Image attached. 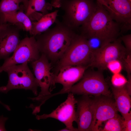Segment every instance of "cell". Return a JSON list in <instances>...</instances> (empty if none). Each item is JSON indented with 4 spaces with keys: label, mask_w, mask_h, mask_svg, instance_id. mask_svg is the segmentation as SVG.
Segmentation results:
<instances>
[{
    "label": "cell",
    "mask_w": 131,
    "mask_h": 131,
    "mask_svg": "<svg viewBox=\"0 0 131 131\" xmlns=\"http://www.w3.org/2000/svg\"><path fill=\"white\" fill-rule=\"evenodd\" d=\"M55 23L54 27L34 36L40 52L53 61L62 57L76 33L57 19Z\"/></svg>",
    "instance_id": "obj_1"
},
{
    "label": "cell",
    "mask_w": 131,
    "mask_h": 131,
    "mask_svg": "<svg viewBox=\"0 0 131 131\" xmlns=\"http://www.w3.org/2000/svg\"><path fill=\"white\" fill-rule=\"evenodd\" d=\"M96 3L93 15L78 29L86 38L97 37L107 44L118 38L121 33L120 27L105 7L97 1Z\"/></svg>",
    "instance_id": "obj_2"
},
{
    "label": "cell",
    "mask_w": 131,
    "mask_h": 131,
    "mask_svg": "<svg viewBox=\"0 0 131 131\" xmlns=\"http://www.w3.org/2000/svg\"><path fill=\"white\" fill-rule=\"evenodd\" d=\"M96 7L93 0H61L60 7L64 11L62 22L75 31L89 20Z\"/></svg>",
    "instance_id": "obj_3"
},
{
    "label": "cell",
    "mask_w": 131,
    "mask_h": 131,
    "mask_svg": "<svg viewBox=\"0 0 131 131\" xmlns=\"http://www.w3.org/2000/svg\"><path fill=\"white\" fill-rule=\"evenodd\" d=\"M102 71L85 72L80 81L69 89L55 93V95L71 93L73 94L91 95L95 96L103 95L112 96L108 85Z\"/></svg>",
    "instance_id": "obj_4"
},
{
    "label": "cell",
    "mask_w": 131,
    "mask_h": 131,
    "mask_svg": "<svg viewBox=\"0 0 131 131\" xmlns=\"http://www.w3.org/2000/svg\"><path fill=\"white\" fill-rule=\"evenodd\" d=\"M92 56L86 38L76 33L67 50L59 60L57 69L58 71L62 68L70 66L89 67Z\"/></svg>",
    "instance_id": "obj_5"
},
{
    "label": "cell",
    "mask_w": 131,
    "mask_h": 131,
    "mask_svg": "<svg viewBox=\"0 0 131 131\" xmlns=\"http://www.w3.org/2000/svg\"><path fill=\"white\" fill-rule=\"evenodd\" d=\"M28 63L13 66L4 70L8 74V81L6 86L0 87L1 92L7 93L12 89H23L31 90L37 95L39 86L28 66Z\"/></svg>",
    "instance_id": "obj_6"
},
{
    "label": "cell",
    "mask_w": 131,
    "mask_h": 131,
    "mask_svg": "<svg viewBox=\"0 0 131 131\" xmlns=\"http://www.w3.org/2000/svg\"><path fill=\"white\" fill-rule=\"evenodd\" d=\"M31 64L34 77L41 88V91L36 97L30 98L38 103L51 94L52 87L55 84V74L51 72V63L43 54H41L38 59Z\"/></svg>",
    "instance_id": "obj_7"
},
{
    "label": "cell",
    "mask_w": 131,
    "mask_h": 131,
    "mask_svg": "<svg viewBox=\"0 0 131 131\" xmlns=\"http://www.w3.org/2000/svg\"><path fill=\"white\" fill-rule=\"evenodd\" d=\"M40 52L34 36L25 38L20 41L12 55L0 66V74L10 67L37 60L40 56Z\"/></svg>",
    "instance_id": "obj_8"
},
{
    "label": "cell",
    "mask_w": 131,
    "mask_h": 131,
    "mask_svg": "<svg viewBox=\"0 0 131 131\" xmlns=\"http://www.w3.org/2000/svg\"><path fill=\"white\" fill-rule=\"evenodd\" d=\"M127 54L124 46L118 38L92 54L90 66L102 71L106 69V66L109 62L115 59H119L122 62Z\"/></svg>",
    "instance_id": "obj_9"
},
{
    "label": "cell",
    "mask_w": 131,
    "mask_h": 131,
    "mask_svg": "<svg viewBox=\"0 0 131 131\" xmlns=\"http://www.w3.org/2000/svg\"><path fill=\"white\" fill-rule=\"evenodd\" d=\"M77 102L74 94L68 93L66 100L56 109L49 114L37 115L36 118L38 120L49 118L55 119L63 123L70 131H78L73 125V122L76 121L75 106Z\"/></svg>",
    "instance_id": "obj_10"
},
{
    "label": "cell",
    "mask_w": 131,
    "mask_h": 131,
    "mask_svg": "<svg viewBox=\"0 0 131 131\" xmlns=\"http://www.w3.org/2000/svg\"><path fill=\"white\" fill-rule=\"evenodd\" d=\"M95 97L93 99L94 118L92 131H98L102 123L115 116L118 111L112 96Z\"/></svg>",
    "instance_id": "obj_11"
},
{
    "label": "cell",
    "mask_w": 131,
    "mask_h": 131,
    "mask_svg": "<svg viewBox=\"0 0 131 131\" xmlns=\"http://www.w3.org/2000/svg\"><path fill=\"white\" fill-rule=\"evenodd\" d=\"M110 9L108 11L119 25L121 32L131 29V2L129 0H104Z\"/></svg>",
    "instance_id": "obj_12"
},
{
    "label": "cell",
    "mask_w": 131,
    "mask_h": 131,
    "mask_svg": "<svg viewBox=\"0 0 131 131\" xmlns=\"http://www.w3.org/2000/svg\"><path fill=\"white\" fill-rule=\"evenodd\" d=\"M77 100L76 122L78 131H92L94 118L93 99L89 95H84Z\"/></svg>",
    "instance_id": "obj_13"
},
{
    "label": "cell",
    "mask_w": 131,
    "mask_h": 131,
    "mask_svg": "<svg viewBox=\"0 0 131 131\" xmlns=\"http://www.w3.org/2000/svg\"><path fill=\"white\" fill-rule=\"evenodd\" d=\"M19 27L10 24L0 30V60H4L14 52L20 41Z\"/></svg>",
    "instance_id": "obj_14"
},
{
    "label": "cell",
    "mask_w": 131,
    "mask_h": 131,
    "mask_svg": "<svg viewBox=\"0 0 131 131\" xmlns=\"http://www.w3.org/2000/svg\"><path fill=\"white\" fill-rule=\"evenodd\" d=\"M89 66H68L59 69L55 74V84L62 85L63 88L60 91L66 90L80 80Z\"/></svg>",
    "instance_id": "obj_15"
},
{
    "label": "cell",
    "mask_w": 131,
    "mask_h": 131,
    "mask_svg": "<svg viewBox=\"0 0 131 131\" xmlns=\"http://www.w3.org/2000/svg\"><path fill=\"white\" fill-rule=\"evenodd\" d=\"M111 87L118 111L121 113L125 120L131 118L130 110L131 93L128 90L125 85L119 87L112 85Z\"/></svg>",
    "instance_id": "obj_16"
},
{
    "label": "cell",
    "mask_w": 131,
    "mask_h": 131,
    "mask_svg": "<svg viewBox=\"0 0 131 131\" xmlns=\"http://www.w3.org/2000/svg\"><path fill=\"white\" fill-rule=\"evenodd\" d=\"M24 10L0 15V25L7 23L17 26L21 30L30 33L32 28V21L24 12Z\"/></svg>",
    "instance_id": "obj_17"
},
{
    "label": "cell",
    "mask_w": 131,
    "mask_h": 131,
    "mask_svg": "<svg viewBox=\"0 0 131 131\" xmlns=\"http://www.w3.org/2000/svg\"><path fill=\"white\" fill-rule=\"evenodd\" d=\"M53 7L45 0H28L25 13L32 21H37L43 15L49 13Z\"/></svg>",
    "instance_id": "obj_18"
},
{
    "label": "cell",
    "mask_w": 131,
    "mask_h": 131,
    "mask_svg": "<svg viewBox=\"0 0 131 131\" xmlns=\"http://www.w3.org/2000/svg\"><path fill=\"white\" fill-rule=\"evenodd\" d=\"M58 10L43 15L38 21H33L30 34L34 36L42 33L55 23L57 16Z\"/></svg>",
    "instance_id": "obj_19"
},
{
    "label": "cell",
    "mask_w": 131,
    "mask_h": 131,
    "mask_svg": "<svg viewBox=\"0 0 131 131\" xmlns=\"http://www.w3.org/2000/svg\"><path fill=\"white\" fill-rule=\"evenodd\" d=\"M28 0H1L0 1V15L17 11H25Z\"/></svg>",
    "instance_id": "obj_20"
},
{
    "label": "cell",
    "mask_w": 131,
    "mask_h": 131,
    "mask_svg": "<svg viewBox=\"0 0 131 131\" xmlns=\"http://www.w3.org/2000/svg\"><path fill=\"white\" fill-rule=\"evenodd\" d=\"M125 120L117 114L113 117L107 121L102 131H124Z\"/></svg>",
    "instance_id": "obj_21"
},
{
    "label": "cell",
    "mask_w": 131,
    "mask_h": 131,
    "mask_svg": "<svg viewBox=\"0 0 131 131\" xmlns=\"http://www.w3.org/2000/svg\"><path fill=\"white\" fill-rule=\"evenodd\" d=\"M86 38L92 54L99 51L107 44L97 37H92Z\"/></svg>",
    "instance_id": "obj_22"
},
{
    "label": "cell",
    "mask_w": 131,
    "mask_h": 131,
    "mask_svg": "<svg viewBox=\"0 0 131 131\" xmlns=\"http://www.w3.org/2000/svg\"><path fill=\"white\" fill-rule=\"evenodd\" d=\"M106 68L113 74L121 73L123 69L122 62L118 59L113 60L107 63Z\"/></svg>",
    "instance_id": "obj_23"
},
{
    "label": "cell",
    "mask_w": 131,
    "mask_h": 131,
    "mask_svg": "<svg viewBox=\"0 0 131 131\" xmlns=\"http://www.w3.org/2000/svg\"><path fill=\"white\" fill-rule=\"evenodd\" d=\"M127 81V79L121 73L113 74L111 79L112 85L116 87L124 86Z\"/></svg>",
    "instance_id": "obj_24"
},
{
    "label": "cell",
    "mask_w": 131,
    "mask_h": 131,
    "mask_svg": "<svg viewBox=\"0 0 131 131\" xmlns=\"http://www.w3.org/2000/svg\"><path fill=\"white\" fill-rule=\"evenodd\" d=\"M119 38L124 43L127 54H131V34L124 35Z\"/></svg>",
    "instance_id": "obj_25"
},
{
    "label": "cell",
    "mask_w": 131,
    "mask_h": 131,
    "mask_svg": "<svg viewBox=\"0 0 131 131\" xmlns=\"http://www.w3.org/2000/svg\"><path fill=\"white\" fill-rule=\"evenodd\" d=\"M123 69L127 74H131V54H127L122 62Z\"/></svg>",
    "instance_id": "obj_26"
},
{
    "label": "cell",
    "mask_w": 131,
    "mask_h": 131,
    "mask_svg": "<svg viewBox=\"0 0 131 131\" xmlns=\"http://www.w3.org/2000/svg\"><path fill=\"white\" fill-rule=\"evenodd\" d=\"M8 118L2 115L0 117V131H6L5 124Z\"/></svg>",
    "instance_id": "obj_27"
},
{
    "label": "cell",
    "mask_w": 131,
    "mask_h": 131,
    "mask_svg": "<svg viewBox=\"0 0 131 131\" xmlns=\"http://www.w3.org/2000/svg\"><path fill=\"white\" fill-rule=\"evenodd\" d=\"M131 131V118L127 120H125L124 131Z\"/></svg>",
    "instance_id": "obj_28"
},
{
    "label": "cell",
    "mask_w": 131,
    "mask_h": 131,
    "mask_svg": "<svg viewBox=\"0 0 131 131\" xmlns=\"http://www.w3.org/2000/svg\"><path fill=\"white\" fill-rule=\"evenodd\" d=\"M61 0H52L51 3L53 7L55 8L60 7Z\"/></svg>",
    "instance_id": "obj_29"
},
{
    "label": "cell",
    "mask_w": 131,
    "mask_h": 131,
    "mask_svg": "<svg viewBox=\"0 0 131 131\" xmlns=\"http://www.w3.org/2000/svg\"><path fill=\"white\" fill-rule=\"evenodd\" d=\"M96 1L103 5L108 11L110 10V9L104 0H96Z\"/></svg>",
    "instance_id": "obj_30"
},
{
    "label": "cell",
    "mask_w": 131,
    "mask_h": 131,
    "mask_svg": "<svg viewBox=\"0 0 131 131\" xmlns=\"http://www.w3.org/2000/svg\"><path fill=\"white\" fill-rule=\"evenodd\" d=\"M0 92H1L0 87ZM0 104H1L7 110L9 111H10V107L8 106L7 105H6L4 104V103H3L0 100Z\"/></svg>",
    "instance_id": "obj_31"
},
{
    "label": "cell",
    "mask_w": 131,
    "mask_h": 131,
    "mask_svg": "<svg viewBox=\"0 0 131 131\" xmlns=\"http://www.w3.org/2000/svg\"><path fill=\"white\" fill-rule=\"evenodd\" d=\"M9 24V23H7V24L0 25V30L6 27Z\"/></svg>",
    "instance_id": "obj_32"
},
{
    "label": "cell",
    "mask_w": 131,
    "mask_h": 131,
    "mask_svg": "<svg viewBox=\"0 0 131 131\" xmlns=\"http://www.w3.org/2000/svg\"><path fill=\"white\" fill-rule=\"evenodd\" d=\"M129 1L131 2V0H129Z\"/></svg>",
    "instance_id": "obj_33"
}]
</instances>
